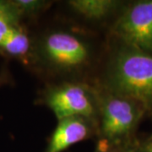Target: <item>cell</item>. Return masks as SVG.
<instances>
[{
  "label": "cell",
  "mask_w": 152,
  "mask_h": 152,
  "mask_svg": "<svg viewBox=\"0 0 152 152\" xmlns=\"http://www.w3.org/2000/svg\"><path fill=\"white\" fill-rule=\"evenodd\" d=\"M109 82L113 92L152 106V55L129 47L120 50L110 68Z\"/></svg>",
  "instance_id": "1"
},
{
  "label": "cell",
  "mask_w": 152,
  "mask_h": 152,
  "mask_svg": "<svg viewBox=\"0 0 152 152\" xmlns=\"http://www.w3.org/2000/svg\"><path fill=\"white\" fill-rule=\"evenodd\" d=\"M46 102L59 120L79 117L91 118L96 112V102L89 88L81 84H64L52 89Z\"/></svg>",
  "instance_id": "2"
},
{
  "label": "cell",
  "mask_w": 152,
  "mask_h": 152,
  "mask_svg": "<svg viewBox=\"0 0 152 152\" xmlns=\"http://www.w3.org/2000/svg\"><path fill=\"white\" fill-rule=\"evenodd\" d=\"M114 31L128 46L152 53V0L132 5L117 21Z\"/></svg>",
  "instance_id": "3"
},
{
  "label": "cell",
  "mask_w": 152,
  "mask_h": 152,
  "mask_svg": "<svg viewBox=\"0 0 152 152\" xmlns=\"http://www.w3.org/2000/svg\"><path fill=\"white\" fill-rule=\"evenodd\" d=\"M42 53L53 65L62 69H74L89 59V49L80 38L67 32H53L45 38Z\"/></svg>",
  "instance_id": "4"
},
{
  "label": "cell",
  "mask_w": 152,
  "mask_h": 152,
  "mask_svg": "<svg viewBox=\"0 0 152 152\" xmlns=\"http://www.w3.org/2000/svg\"><path fill=\"white\" fill-rule=\"evenodd\" d=\"M102 113V130L109 140H118L129 134L139 117L135 102L115 92L104 99Z\"/></svg>",
  "instance_id": "5"
},
{
  "label": "cell",
  "mask_w": 152,
  "mask_h": 152,
  "mask_svg": "<svg viewBox=\"0 0 152 152\" xmlns=\"http://www.w3.org/2000/svg\"><path fill=\"white\" fill-rule=\"evenodd\" d=\"M90 133L86 118L74 117L59 120L53 132L47 152H62L81 141Z\"/></svg>",
  "instance_id": "6"
},
{
  "label": "cell",
  "mask_w": 152,
  "mask_h": 152,
  "mask_svg": "<svg viewBox=\"0 0 152 152\" xmlns=\"http://www.w3.org/2000/svg\"><path fill=\"white\" fill-rule=\"evenodd\" d=\"M0 51L26 62L31 51V41L26 31L19 25L12 28L0 44Z\"/></svg>",
  "instance_id": "7"
},
{
  "label": "cell",
  "mask_w": 152,
  "mask_h": 152,
  "mask_svg": "<svg viewBox=\"0 0 152 152\" xmlns=\"http://www.w3.org/2000/svg\"><path fill=\"white\" fill-rule=\"evenodd\" d=\"M117 2L111 0H73L69 4L74 10L86 18L100 20L113 10Z\"/></svg>",
  "instance_id": "8"
},
{
  "label": "cell",
  "mask_w": 152,
  "mask_h": 152,
  "mask_svg": "<svg viewBox=\"0 0 152 152\" xmlns=\"http://www.w3.org/2000/svg\"><path fill=\"white\" fill-rule=\"evenodd\" d=\"M21 16L12 1L0 0V44L11 29L19 25Z\"/></svg>",
  "instance_id": "9"
},
{
  "label": "cell",
  "mask_w": 152,
  "mask_h": 152,
  "mask_svg": "<svg viewBox=\"0 0 152 152\" xmlns=\"http://www.w3.org/2000/svg\"><path fill=\"white\" fill-rule=\"evenodd\" d=\"M12 3L21 15L37 12L40 10L45 4L43 1L37 0H15L12 1Z\"/></svg>",
  "instance_id": "10"
},
{
  "label": "cell",
  "mask_w": 152,
  "mask_h": 152,
  "mask_svg": "<svg viewBox=\"0 0 152 152\" xmlns=\"http://www.w3.org/2000/svg\"><path fill=\"white\" fill-rule=\"evenodd\" d=\"M145 151L146 152H152V141L150 142L145 147Z\"/></svg>",
  "instance_id": "11"
},
{
  "label": "cell",
  "mask_w": 152,
  "mask_h": 152,
  "mask_svg": "<svg viewBox=\"0 0 152 152\" xmlns=\"http://www.w3.org/2000/svg\"><path fill=\"white\" fill-rule=\"evenodd\" d=\"M0 84H1V81H0Z\"/></svg>",
  "instance_id": "12"
}]
</instances>
